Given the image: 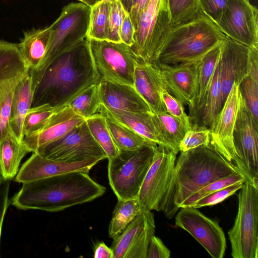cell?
Listing matches in <instances>:
<instances>
[{"mask_svg": "<svg viewBox=\"0 0 258 258\" xmlns=\"http://www.w3.org/2000/svg\"><path fill=\"white\" fill-rule=\"evenodd\" d=\"M99 82L86 38L49 64L33 90L31 107L43 104L53 107L66 106L86 88Z\"/></svg>", "mask_w": 258, "mask_h": 258, "instance_id": "cell-1", "label": "cell"}, {"mask_svg": "<svg viewBox=\"0 0 258 258\" xmlns=\"http://www.w3.org/2000/svg\"><path fill=\"white\" fill-rule=\"evenodd\" d=\"M105 190L88 173L71 172L23 183L12 204L22 210L58 212L92 201Z\"/></svg>", "mask_w": 258, "mask_h": 258, "instance_id": "cell-2", "label": "cell"}, {"mask_svg": "<svg viewBox=\"0 0 258 258\" xmlns=\"http://www.w3.org/2000/svg\"><path fill=\"white\" fill-rule=\"evenodd\" d=\"M236 173H241L235 165L210 145L180 152L162 211L171 219L181 204L195 192L215 180Z\"/></svg>", "mask_w": 258, "mask_h": 258, "instance_id": "cell-3", "label": "cell"}, {"mask_svg": "<svg viewBox=\"0 0 258 258\" xmlns=\"http://www.w3.org/2000/svg\"><path fill=\"white\" fill-rule=\"evenodd\" d=\"M227 37L204 14L170 28L156 52L153 64L172 65L202 58Z\"/></svg>", "mask_w": 258, "mask_h": 258, "instance_id": "cell-4", "label": "cell"}, {"mask_svg": "<svg viewBox=\"0 0 258 258\" xmlns=\"http://www.w3.org/2000/svg\"><path fill=\"white\" fill-rule=\"evenodd\" d=\"M90 11L91 7L83 3H71L62 8L59 17L50 26V40L41 64L36 71L30 72L33 91L56 57L86 38Z\"/></svg>", "mask_w": 258, "mask_h": 258, "instance_id": "cell-5", "label": "cell"}, {"mask_svg": "<svg viewBox=\"0 0 258 258\" xmlns=\"http://www.w3.org/2000/svg\"><path fill=\"white\" fill-rule=\"evenodd\" d=\"M157 146L121 151L115 157L108 159L109 183L118 200L137 198Z\"/></svg>", "mask_w": 258, "mask_h": 258, "instance_id": "cell-6", "label": "cell"}, {"mask_svg": "<svg viewBox=\"0 0 258 258\" xmlns=\"http://www.w3.org/2000/svg\"><path fill=\"white\" fill-rule=\"evenodd\" d=\"M238 208L228 234L233 258L258 257V188L245 181L238 194Z\"/></svg>", "mask_w": 258, "mask_h": 258, "instance_id": "cell-7", "label": "cell"}, {"mask_svg": "<svg viewBox=\"0 0 258 258\" xmlns=\"http://www.w3.org/2000/svg\"><path fill=\"white\" fill-rule=\"evenodd\" d=\"M87 39L99 81L134 87L135 68L141 61L131 46L122 42Z\"/></svg>", "mask_w": 258, "mask_h": 258, "instance_id": "cell-8", "label": "cell"}, {"mask_svg": "<svg viewBox=\"0 0 258 258\" xmlns=\"http://www.w3.org/2000/svg\"><path fill=\"white\" fill-rule=\"evenodd\" d=\"M258 123L239 93V103L233 136V163L245 180L258 188Z\"/></svg>", "mask_w": 258, "mask_h": 258, "instance_id": "cell-9", "label": "cell"}, {"mask_svg": "<svg viewBox=\"0 0 258 258\" xmlns=\"http://www.w3.org/2000/svg\"><path fill=\"white\" fill-rule=\"evenodd\" d=\"M170 27L166 0H151L140 16L131 46L141 61L153 64L157 49Z\"/></svg>", "mask_w": 258, "mask_h": 258, "instance_id": "cell-10", "label": "cell"}, {"mask_svg": "<svg viewBox=\"0 0 258 258\" xmlns=\"http://www.w3.org/2000/svg\"><path fill=\"white\" fill-rule=\"evenodd\" d=\"M176 155L168 148L157 146L137 198L141 211H162L173 175Z\"/></svg>", "mask_w": 258, "mask_h": 258, "instance_id": "cell-11", "label": "cell"}, {"mask_svg": "<svg viewBox=\"0 0 258 258\" xmlns=\"http://www.w3.org/2000/svg\"><path fill=\"white\" fill-rule=\"evenodd\" d=\"M30 75L18 44L0 40V140L10 130L9 117L15 90Z\"/></svg>", "mask_w": 258, "mask_h": 258, "instance_id": "cell-12", "label": "cell"}, {"mask_svg": "<svg viewBox=\"0 0 258 258\" xmlns=\"http://www.w3.org/2000/svg\"><path fill=\"white\" fill-rule=\"evenodd\" d=\"M44 158L76 162L90 158H107L93 138L86 120L60 139L39 148L34 152Z\"/></svg>", "mask_w": 258, "mask_h": 258, "instance_id": "cell-13", "label": "cell"}, {"mask_svg": "<svg viewBox=\"0 0 258 258\" xmlns=\"http://www.w3.org/2000/svg\"><path fill=\"white\" fill-rule=\"evenodd\" d=\"M180 208L175 216V225L192 235L212 257L223 258L226 241L218 222L208 217L198 208Z\"/></svg>", "mask_w": 258, "mask_h": 258, "instance_id": "cell-14", "label": "cell"}, {"mask_svg": "<svg viewBox=\"0 0 258 258\" xmlns=\"http://www.w3.org/2000/svg\"><path fill=\"white\" fill-rule=\"evenodd\" d=\"M216 26L227 37L258 47V11L249 0H228Z\"/></svg>", "mask_w": 258, "mask_h": 258, "instance_id": "cell-15", "label": "cell"}, {"mask_svg": "<svg viewBox=\"0 0 258 258\" xmlns=\"http://www.w3.org/2000/svg\"><path fill=\"white\" fill-rule=\"evenodd\" d=\"M239 103L238 84L235 83L220 112L209 128L210 145L232 163L234 157L233 136Z\"/></svg>", "mask_w": 258, "mask_h": 258, "instance_id": "cell-16", "label": "cell"}, {"mask_svg": "<svg viewBox=\"0 0 258 258\" xmlns=\"http://www.w3.org/2000/svg\"><path fill=\"white\" fill-rule=\"evenodd\" d=\"M101 160L93 158L79 162H66L44 158L33 153L19 169L15 181L23 183L71 172L88 173Z\"/></svg>", "mask_w": 258, "mask_h": 258, "instance_id": "cell-17", "label": "cell"}, {"mask_svg": "<svg viewBox=\"0 0 258 258\" xmlns=\"http://www.w3.org/2000/svg\"><path fill=\"white\" fill-rule=\"evenodd\" d=\"M86 120L68 105L54 113L37 130L24 137L23 142L30 152L64 136Z\"/></svg>", "mask_w": 258, "mask_h": 258, "instance_id": "cell-18", "label": "cell"}, {"mask_svg": "<svg viewBox=\"0 0 258 258\" xmlns=\"http://www.w3.org/2000/svg\"><path fill=\"white\" fill-rule=\"evenodd\" d=\"M202 58L172 65L154 64L159 70L165 89L183 105H188L193 99Z\"/></svg>", "mask_w": 258, "mask_h": 258, "instance_id": "cell-19", "label": "cell"}, {"mask_svg": "<svg viewBox=\"0 0 258 258\" xmlns=\"http://www.w3.org/2000/svg\"><path fill=\"white\" fill-rule=\"evenodd\" d=\"M249 46L228 37L222 43L219 59L223 106L235 83L247 76Z\"/></svg>", "mask_w": 258, "mask_h": 258, "instance_id": "cell-20", "label": "cell"}, {"mask_svg": "<svg viewBox=\"0 0 258 258\" xmlns=\"http://www.w3.org/2000/svg\"><path fill=\"white\" fill-rule=\"evenodd\" d=\"M97 86L102 105L108 110L152 111L134 87L105 81H100Z\"/></svg>", "mask_w": 258, "mask_h": 258, "instance_id": "cell-21", "label": "cell"}, {"mask_svg": "<svg viewBox=\"0 0 258 258\" xmlns=\"http://www.w3.org/2000/svg\"><path fill=\"white\" fill-rule=\"evenodd\" d=\"M134 87L155 114L167 112L162 98L165 89L158 68L153 64L140 61L136 65Z\"/></svg>", "mask_w": 258, "mask_h": 258, "instance_id": "cell-22", "label": "cell"}, {"mask_svg": "<svg viewBox=\"0 0 258 258\" xmlns=\"http://www.w3.org/2000/svg\"><path fill=\"white\" fill-rule=\"evenodd\" d=\"M222 43L209 51L202 58L199 67L193 99L188 105L191 123L200 125L214 72L219 62Z\"/></svg>", "mask_w": 258, "mask_h": 258, "instance_id": "cell-23", "label": "cell"}, {"mask_svg": "<svg viewBox=\"0 0 258 258\" xmlns=\"http://www.w3.org/2000/svg\"><path fill=\"white\" fill-rule=\"evenodd\" d=\"M100 113L110 116L146 139L167 148L159 119L152 111L132 112L111 110L102 105Z\"/></svg>", "mask_w": 258, "mask_h": 258, "instance_id": "cell-24", "label": "cell"}, {"mask_svg": "<svg viewBox=\"0 0 258 258\" xmlns=\"http://www.w3.org/2000/svg\"><path fill=\"white\" fill-rule=\"evenodd\" d=\"M33 91L30 75L18 85L12 102L9 117L10 131L20 142L23 141V124L31 107Z\"/></svg>", "mask_w": 258, "mask_h": 258, "instance_id": "cell-25", "label": "cell"}, {"mask_svg": "<svg viewBox=\"0 0 258 258\" xmlns=\"http://www.w3.org/2000/svg\"><path fill=\"white\" fill-rule=\"evenodd\" d=\"M51 35L50 26L26 32L18 44L20 52L30 72L36 71L41 64L47 50Z\"/></svg>", "mask_w": 258, "mask_h": 258, "instance_id": "cell-26", "label": "cell"}, {"mask_svg": "<svg viewBox=\"0 0 258 258\" xmlns=\"http://www.w3.org/2000/svg\"><path fill=\"white\" fill-rule=\"evenodd\" d=\"M30 151L22 141H19L10 131L0 140V167L5 179L12 180L19 170L20 162Z\"/></svg>", "mask_w": 258, "mask_h": 258, "instance_id": "cell-27", "label": "cell"}, {"mask_svg": "<svg viewBox=\"0 0 258 258\" xmlns=\"http://www.w3.org/2000/svg\"><path fill=\"white\" fill-rule=\"evenodd\" d=\"M103 115L105 117L107 125L119 151L136 150L144 146L157 145L110 116Z\"/></svg>", "mask_w": 258, "mask_h": 258, "instance_id": "cell-28", "label": "cell"}, {"mask_svg": "<svg viewBox=\"0 0 258 258\" xmlns=\"http://www.w3.org/2000/svg\"><path fill=\"white\" fill-rule=\"evenodd\" d=\"M140 212L137 199L118 200L109 225V236L114 239L121 233Z\"/></svg>", "mask_w": 258, "mask_h": 258, "instance_id": "cell-29", "label": "cell"}, {"mask_svg": "<svg viewBox=\"0 0 258 258\" xmlns=\"http://www.w3.org/2000/svg\"><path fill=\"white\" fill-rule=\"evenodd\" d=\"M222 107L220 66L219 60L201 117L200 126L209 128L219 114Z\"/></svg>", "mask_w": 258, "mask_h": 258, "instance_id": "cell-30", "label": "cell"}, {"mask_svg": "<svg viewBox=\"0 0 258 258\" xmlns=\"http://www.w3.org/2000/svg\"><path fill=\"white\" fill-rule=\"evenodd\" d=\"M85 120L100 113L102 104L97 84L92 85L73 99L67 105Z\"/></svg>", "mask_w": 258, "mask_h": 258, "instance_id": "cell-31", "label": "cell"}, {"mask_svg": "<svg viewBox=\"0 0 258 258\" xmlns=\"http://www.w3.org/2000/svg\"><path fill=\"white\" fill-rule=\"evenodd\" d=\"M144 220V211H141L123 232L113 239L111 247L113 258H127L143 227Z\"/></svg>", "mask_w": 258, "mask_h": 258, "instance_id": "cell-32", "label": "cell"}, {"mask_svg": "<svg viewBox=\"0 0 258 258\" xmlns=\"http://www.w3.org/2000/svg\"><path fill=\"white\" fill-rule=\"evenodd\" d=\"M86 121L93 138L105 152L107 158L117 155L119 151L111 136L105 116L98 113L87 119Z\"/></svg>", "mask_w": 258, "mask_h": 258, "instance_id": "cell-33", "label": "cell"}, {"mask_svg": "<svg viewBox=\"0 0 258 258\" xmlns=\"http://www.w3.org/2000/svg\"><path fill=\"white\" fill-rule=\"evenodd\" d=\"M171 27L191 21L203 14L199 0H166Z\"/></svg>", "mask_w": 258, "mask_h": 258, "instance_id": "cell-34", "label": "cell"}, {"mask_svg": "<svg viewBox=\"0 0 258 258\" xmlns=\"http://www.w3.org/2000/svg\"><path fill=\"white\" fill-rule=\"evenodd\" d=\"M110 4L100 1L91 7L89 29L86 38L107 40Z\"/></svg>", "mask_w": 258, "mask_h": 258, "instance_id": "cell-35", "label": "cell"}, {"mask_svg": "<svg viewBox=\"0 0 258 258\" xmlns=\"http://www.w3.org/2000/svg\"><path fill=\"white\" fill-rule=\"evenodd\" d=\"M156 114L167 147L177 154L180 143L187 132L186 129L177 119L167 112Z\"/></svg>", "mask_w": 258, "mask_h": 258, "instance_id": "cell-36", "label": "cell"}, {"mask_svg": "<svg viewBox=\"0 0 258 258\" xmlns=\"http://www.w3.org/2000/svg\"><path fill=\"white\" fill-rule=\"evenodd\" d=\"M143 227L136 242L130 250L127 258H146L148 245L155 231V223L151 211H144Z\"/></svg>", "mask_w": 258, "mask_h": 258, "instance_id": "cell-37", "label": "cell"}, {"mask_svg": "<svg viewBox=\"0 0 258 258\" xmlns=\"http://www.w3.org/2000/svg\"><path fill=\"white\" fill-rule=\"evenodd\" d=\"M245 178L241 173L234 174L215 180L199 189L189 196L180 206L190 207L200 199L211 194L219 189L239 182H244Z\"/></svg>", "mask_w": 258, "mask_h": 258, "instance_id": "cell-38", "label": "cell"}, {"mask_svg": "<svg viewBox=\"0 0 258 258\" xmlns=\"http://www.w3.org/2000/svg\"><path fill=\"white\" fill-rule=\"evenodd\" d=\"M61 107H53L48 104L31 107L26 116L23 124L24 137L39 128Z\"/></svg>", "mask_w": 258, "mask_h": 258, "instance_id": "cell-39", "label": "cell"}, {"mask_svg": "<svg viewBox=\"0 0 258 258\" xmlns=\"http://www.w3.org/2000/svg\"><path fill=\"white\" fill-rule=\"evenodd\" d=\"M210 129L197 124H192L190 130L187 131L180 143V152L187 151L201 146L210 145Z\"/></svg>", "mask_w": 258, "mask_h": 258, "instance_id": "cell-40", "label": "cell"}, {"mask_svg": "<svg viewBox=\"0 0 258 258\" xmlns=\"http://www.w3.org/2000/svg\"><path fill=\"white\" fill-rule=\"evenodd\" d=\"M238 87L247 108L258 123V82L246 76L239 83Z\"/></svg>", "mask_w": 258, "mask_h": 258, "instance_id": "cell-41", "label": "cell"}, {"mask_svg": "<svg viewBox=\"0 0 258 258\" xmlns=\"http://www.w3.org/2000/svg\"><path fill=\"white\" fill-rule=\"evenodd\" d=\"M125 14V11L120 0L111 3L107 40L115 42H121L119 30Z\"/></svg>", "mask_w": 258, "mask_h": 258, "instance_id": "cell-42", "label": "cell"}, {"mask_svg": "<svg viewBox=\"0 0 258 258\" xmlns=\"http://www.w3.org/2000/svg\"><path fill=\"white\" fill-rule=\"evenodd\" d=\"M162 98L167 112L177 119L185 127L187 131L190 130L192 124L189 116L184 111L183 104L169 94L166 89L162 92Z\"/></svg>", "mask_w": 258, "mask_h": 258, "instance_id": "cell-43", "label": "cell"}, {"mask_svg": "<svg viewBox=\"0 0 258 258\" xmlns=\"http://www.w3.org/2000/svg\"><path fill=\"white\" fill-rule=\"evenodd\" d=\"M243 183H237L219 189L200 199L190 207L199 209L203 207L211 206L220 203L240 189L242 186Z\"/></svg>", "mask_w": 258, "mask_h": 258, "instance_id": "cell-44", "label": "cell"}, {"mask_svg": "<svg viewBox=\"0 0 258 258\" xmlns=\"http://www.w3.org/2000/svg\"><path fill=\"white\" fill-rule=\"evenodd\" d=\"M228 0H199L202 12L216 25L225 10Z\"/></svg>", "mask_w": 258, "mask_h": 258, "instance_id": "cell-45", "label": "cell"}, {"mask_svg": "<svg viewBox=\"0 0 258 258\" xmlns=\"http://www.w3.org/2000/svg\"><path fill=\"white\" fill-rule=\"evenodd\" d=\"M150 1L120 0L124 11L129 15L135 29L141 13L148 5Z\"/></svg>", "mask_w": 258, "mask_h": 258, "instance_id": "cell-46", "label": "cell"}, {"mask_svg": "<svg viewBox=\"0 0 258 258\" xmlns=\"http://www.w3.org/2000/svg\"><path fill=\"white\" fill-rule=\"evenodd\" d=\"M170 251L159 237L154 235L149 242L146 258H169Z\"/></svg>", "mask_w": 258, "mask_h": 258, "instance_id": "cell-47", "label": "cell"}, {"mask_svg": "<svg viewBox=\"0 0 258 258\" xmlns=\"http://www.w3.org/2000/svg\"><path fill=\"white\" fill-rule=\"evenodd\" d=\"M10 184V180L4 179L0 181V241L3 223L9 205Z\"/></svg>", "mask_w": 258, "mask_h": 258, "instance_id": "cell-48", "label": "cell"}, {"mask_svg": "<svg viewBox=\"0 0 258 258\" xmlns=\"http://www.w3.org/2000/svg\"><path fill=\"white\" fill-rule=\"evenodd\" d=\"M135 29L131 19L125 12L119 30V36L122 42L131 46L134 43Z\"/></svg>", "mask_w": 258, "mask_h": 258, "instance_id": "cell-49", "label": "cell"}, {"mask_svg": "<svg viewBox=\"0 0 258 258\" xmlns=\"http://www.w3.org/2000/svg\"><path fill=\"white\" fill-rule=\"evenodd\" d=\"M247 76L258 82V47H250L247 62Z\"/></svg>", "mask_w": 258, "mask_h": 258, "instance_id": "cell-50", "label": "cell"}, {"mask_svg": "<svg viewBox=\"0 0 258 258\" xmlns=\"http://www.w3.org/2000/svg\"><path fill=\"white\" fill-rule=\"evenodd\" d=\"M93 256L95 258H113V252L111 247L101 242L95 245Z\"/></svg>", "mask_w": 258, "mask_h": 258, "instance_id": "cell-51", "label": "cell"}, {"mask_svg": "<svg viewBox=\"0 0 258 258\" xmlns=\"http://www.w3.org/2000/svg\"><path fill=\"white\" fill-rule=\"evenodd\" d=\"M82 2V3L91 7L98 3L101 0H78Z\"/></svg>", "mask_w": 258, "mask_h": 258, "instance_id": "cell-52", "label": "cell"}, {"mask_svg": "<svg viewBox=\"0 0 258 258\" xmlns=\"http://www.w3.org/2000/svg\"><path fill=\"white\" fill-rule=\"evenodd\" d=\"M118 1V0H101V1L103 2H106V3H112V2H115V1Z\"/></svg>", "mask_w": 258, "mask_h": 258, "instance_id": "cell-53", "label": "cell"}, {"mask_svg": "<svg viewBox=\"0 0 258 258\" xmlns=\"http://www.w3.org/2000/svg\"><path fill=\"white\" fill-rule=\"evenodd\" d=\"M5 179L2 174V170L0 167V181Z\"/></svg>", "mask_w": 258, "mask_h": 258, "instance_id": "cell-54", "label": "cell"}]
</instances>
